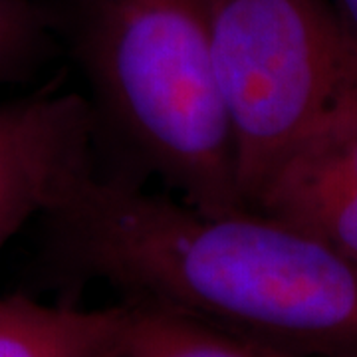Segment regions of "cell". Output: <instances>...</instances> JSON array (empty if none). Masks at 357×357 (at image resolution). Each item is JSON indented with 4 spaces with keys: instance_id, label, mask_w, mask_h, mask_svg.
I'll return each instance as SVG.
<instances>
[{
    "instance_id": "obj_7",
    "label": "cell",
    "mask_w": 357,
    "mask_h": 357,
    "mask_svg": "<svg viewBox=\"0 0 357 357\" xmlns=\"http://www.w3.org/2000/svg\"><path fill=\"white\" fill-rule=\"evenodd\" d=\"M129 306L133 318L119 357H296L175 312Z\"/></svg>"
},
{
    "instance_id": "obj_6",
    "label": "cell",
    "mask_w": 357,
    "mask_h": 357,
    "mask_svg": "<svg viewBox=\"0 0 357 357\" xmlns=\"http://www.w3.org/2000/svg\"><path fill=\"white\" fill-rule=\"evenodd\" d=\"M133 307L48 306L22 294L0 298V357H119Z\"/></svg>"
},
{
    "instance_id": "obj_1",
    "label": "cell",
    "mask_w": 357,
    "mask_h": 357,
    "mask_svg": "<svg viewBox=\"0 0 357 357\" xmlns=\"http://www.w3.org/2000/svg\"><path fill=\"white\" fill-rule=\"evenodd\" d=\"M68 282L175 312L296 357H357V260L256 208L206 213L96 167L44 215Z\"/></svg>"
},
{
    "instance_id": "obj_5",
    "label": "cell",
    "mask_w": 357,
    "mask_h": 357,
    "mask_svg": "<svg viewBox=\"0 0 357 357\" xmlns=\"http://www.w3.org/2000/svg\"><path fill=\"white\" fill-rule=\"evenodd\" d=\"M250 208L357 260V76L270 169Z\"/></svg>"
},
{
    "instance_id": "obj_9",
    "label": "cell",
    "mask_w": 357,
    "mask_h": 357,
    "mask_svg": "<svg viewBox=\"0 0 357 357\" xmlns=\"http://www.w3.org/2000/svg\"><path fill=\"white\" fill-rule=\"evenodd\" d=\"M345 34L357 46V0H326Z\"/></svg>"
},
{
    "instance_id": "obj_4",
    "label": "cell",
    "mask_w": 357,
    "mask_h": 357,
    "mask_svg": "<svg viewBox=\"0 0 357 357\" xmlns=\"http://www.w3.org/2000/svg\"><path fill=\"white\" fill-rule=\"evenodd\" d=\"M98 123L88 98L38 91L0 103V250L93 169Z\"/></svg>"
},
{
    "instance_id": "obj_8",
    "label": "cell",
    "mask_w": 357,
    "mask_h": 357,
    "mask_svg": "<svg viewBox=\"0 0 357 357\" xmlns=\"http://www.w3.org/2000/svg\"><path fill=\"white\" fill-rule=\"evenodd\" d=\"M52 52V20L30 0H0V84L32 77Z\"/></svg>"
},
{
    "instance_id": "obj_3",
    "label": "cell",
    "mask_w": 357,
    "mask_h": 357,
    "mask_svg": "<svg viewBox=\"0 0 357 357\" xmlns=\"http://www.w3.org/2000/svg\"><path fill=\"white\" fill-rule=\"evenodd\" d=\"M244 204L357 76V46L326 0H204Z\"/></svg>"
},
{
    "instance_id": "obj_2",
    "label": "cell",
    "mask_w": 357,
    "mask_h": 357,
    "mask_svg": "<svg viewBox=\"0 0 357 357\" xmlns=\"http://www.w3.org/2000/svg\"><path fill=\"white\" fill-rule=\"evenodd\" d=\"M68 38L98 131L109 129L183 203L248 208L204 0H74Z\"/></svg>"
}]
</instances>
